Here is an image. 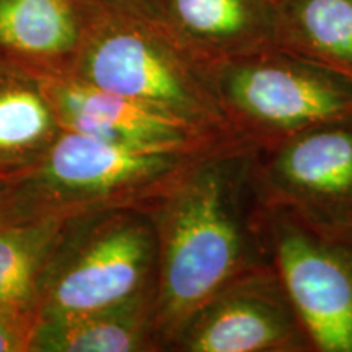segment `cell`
Returning <instances> with one entry per match:
<instances>
[{
	"mask_svg": "<svg viewBox=\"0 0 352 352\" xmlns=\"http://www.w3.org/2000/svg\"><path fill=\"white\" fill-rule=\"evenodd\" d=\"M254 145L202 155L145 212L157 232L155 333L168 351L189 316L233 277L270 264Z\"/></svg>",
	"mask_w": 352,
	"mask_h": 352,
	"instance_id": "cell-1",
	"label": "cell"
},
{
	"mask_svg": "<svg viewBox=\"0 0 352 352\" xmlns=\"http://www.w3.org/2000/svg\"><path fill=\"white\" fill-rule=\"evenodd\" d=\"M72 77L178 118L215 140H241L220 103L215 65L131 0H90Z\"/></svg>",
	"mask_w": 352,
	"mask_h": 352,
	"instance_id": "cell-2",
	"label": "cell"
},
{
	"mask_svg": "<svg viewBox=\"0 0 352 352\" xmlns=\"http://www.w3.org/2000/svg\"><path fill=\"white\" fill-rule=\"evenodd\" d=\"M209 152L134 151L63 131L33 170L6 182L8 220L147 210Z\"/></svg>",
	"mask_w": 352,
	"mask_h": 352,
	"instance_id": "cell-3",
	"label": "cell"
},
{
	"mask_svg": "<svg viewBox=\"0 0 352 352\" xmlns=\"http://www.w3.org/2000/svg\"><path fill=\"white\" fill-rule=\"evenodd\" d=\"M158 243L142 209L65 219L38 285V321L98 310L157 289Z\"/></svg>",
	"mask_w": 352,
	"mask_h": 352,
	"instance_id": "cell-4",
	"label": "cell"
},
{
	"mask_svg": "<svg viewBox=\"0 0 352 352\" xmlns=\"http://www.w3.org/2000/svg\"><path fill=\"white\" fill-rule=\"evenodd\" d=\"M217 91L235 135L270 148L352 114V77L274 47L215 65Z\"/></svg>",
	"mask_w": 352,
	"mask_h": 352,
	"instance_id": "cell-5",
	"label": "cell"
},
{
	"mask_svg": "<svg viewBox=\"0 0 352 352\" xmlns=\"http://www.w3.org/2000/svg\"><path fill=\"white\" fill-rule=\"evenodd\" d=\"M254 179L264 208L352 243V114L258 148Z\"/></svg>",
	"mask_w": 352,
	"mask_h": 352,
	"instance_id": "cell-6",
	"label": "cell"
},
{
	"mask_svg": "<svg viewBox=\"0 0 352 352\" xmlns=\"http://www.w3.org/2000/svg\"><path fill=\"white\" fill-rule=\"evenodd\" d=\"M270 261L315 352H352V243L285 209L264 208Z\"/></svg>",
	"mask_w": 352,
	"mask_h": 352,
	"instance_id": "cell-7",
	"label": "cell"
},
{
	"mask_svg": "<svg viewBox=\"0 0 352 352\" xmlns=\"http://www.w3.org/2000/svg\"><path fill=\"white\" fill-rule=\"evenodd\" d=\"M170 352H315L272 264L233 277L189 316Z\"/></svg>",
	"mask_w": 352,
	"mask_h": 352,
	"instance_id": "cell-8",
	"label": "cell"
},
{
	"mask_svg": "<svg viewBox=\"0 0 352 352\" xmlns=\"http://www.w3.org/2000/svg\"><path fill=\"white\" fill-rule=\"evenodd\" d=\"M64 131L144 152H208L215 140L178 118L74 77L41 78Z\"/></svg>",
	"mask_w": 352,
	"mask_h": 352,
	"instance_id": "cell-9",
	"label": "cell"
},
{
	"mask_svg": "<svg viewBox=\"0 0 352 352\" xmlns=\"http://www.w3.org/2000/svg\"><path fill=\"white\" fill-rule=\"evenodd\" d=\"M131 2L212 65L279 47L276 0Z\"/></svg>",
	"mask_w": 352,
	"mask_h": 352,
	"instance_id": "cell-10",
	"label": "cell"
},
{
	"mask_svg": "<svg viewBox=\"0 0 352 352\" xmlns=\"http://www.w3.org/2000/svg\"><path fill=\"white\" fill-rule=\"evenodd\" d=\"M90 0H0V63L39 78L76 74Z\"/></svg>",
	"mask_w": 352,
	"mask_h": 352,
	"instance_id": "cell-11",
	"label": "cell"
},
{
	"mask_svg": "<svg viewBox=\"0 0 352 352\" xmlns=\"http://www.w3.org/2000/svg\"><path fill=\"white\" fill-rule=\"evenodd\" d=\"M28 352H160L155 289L113 307L39 320Z\"/></svg>",
	"mask_w": 352,
	"mask_h": 352,
	"instance_id": "cell-12",
	"label": "cell"
},
{
	"mask_svg": "<svg viewBox=\"0 0 352 352\" xmlns=\"http://www.w3.org/2000/svg\"><path fill=\"white\" fill-rule=\"evenodd\" d=\"M63 131L41 78L0 63V182L33 170Z\"/></svg>",
	"mask_w": 352,
	"mask_h": 352,
	"instance_id": "cell-13",
	"label": "cell"
},
{
	"mask_svg": "<svg viewBox=\"0 0 352 352\" xmlns=\"http://www.w3.org/2000/svg\"><path fill=\"white\" fill-rule=\"evenodd\" d=\"M279 47L352 77V0H276Z\"/></svg>",
	"mask_w": 352,
	"mask_h": 352,
	"instance_id": "cell-14",
	"label": "cell"
},
{
	"mask_svg": "<svg viewBox=\"0 0 352 352\" xmlns=\"http://www.w3.org/2000/svg\"><path fill=\"white\" fill-rule=\"evenodd\" d=\"M65 219L8 220L0 226V310L38 316V285Z\"/></svg>",
	"mask_w": 352,
	"mask_h": 352,
	"instance_id": "cell-15",
	"label": "cell"
},
{
	"mask_svg": "<svg viewBox=\"0 0 352 352\" xmlns=\"http://www.w3.org/2000/svg\"><path fill=\"white\" fill-rule=\"evenodd\" d=\"M38 316L0 310V352H28Z\"/></svg>",
	"mask_w": 352,
	"mask_h": 352,
	"instance_id": "cell-16",
	"label": "cell"
},
{
	"mask_svg": "<svg viewBox=\"0 0 352 352\" xmlns=\"http://www.w3.org/2000/svg\"><path fill=\"white\" fill-rule=\"evenodd\" d=\"M8 222V209L6 199V182H0V226Z\"/></svg>",
	"mask_w": 352,
	"mask_h": 352,
	"instance_id": "cell-17",
	"label": "cell"
}]
</instances>
